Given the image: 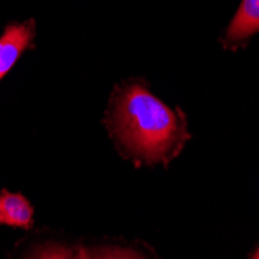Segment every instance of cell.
Returning a JSON list of instances; mask_svg holds the SVG:
<instances>
[{"mask_svg": "<svg viewBox=\"0 0 259 259\" xmlns=\"http://www.w3.org/2000/svg\"><path fill=\"white\" fill-rule=\"evenodd\" d=\"M259 31V0H242L224 34V45L236 50Z\"/></svg>", "mask_w": 259, "mask_h": 259, "instance_id": "3", "label": "cell"}, {"mask_svg": "<svg viewBox=\"0 0 259 259\" xmlns=\"http://www.w3.org/2000/svg\"><path fill=\"white\" fill-rule=\"evenodd\" d=\"M78 259H146L140 253L118 247H101V248H79L76 251Z\"/></svg>", "mask_w": 259, "mask_h": 259, "instance_id": "5", "label": "cell"}, {"mask_svg": "<svg viewBox=\"0 0 259 259\" xmlns=\"http://www.w3.org/2000/svg\"><path fill=\"white\" fill-rule=\"evenodd\" d=\"M36 33L34 20L10 23L0 36V81L13 68L17 59L33 44Z\"/></svg>", "mask_w": 259, "mask_h": 259, "instance_id": "2", "label": "cell"}, {"mask_svg": "<svg viewBox=\"0 0 259 259\" xmlns=\"http://www.w3.org/2000/svg\"><path fill=\"white\" fill-rule=\"evenodd\" d=\"M109 121L110 132L124 152L145 163L168 161L188 140L185 116L138 81L115 90Z\"/></svg>", "mask_w": 259, "mask_h": 259, "instance_id": "1", "label": "cell"}, {"mask_svg": "<svg viewBox=\"0 0 259 259\" xmlns=\"http://www.w3.org/2000/svg\"><path fill=\"white\" fill-rule=\"evenodd\" d=\"M251 259H259V247H257V250L253 253V256H251Z\"/></svg>", "mask_w": 259, "mask_h": 259, "instance_id": "7", "label": "cell"}, {"mask_svg": "<svg viewBox=\"0 0 259 259\" xmlns=\"http://www.w3.org/2000/svg\"><path fill=\"white\" fill-rule=\"evenodd\" d=\"M34 259H78L76 251L67 250L62 247H50L40 251Z\"/></svg>", "mask_w": 259, "mask_h": 259, "instance_id": "6", "label": "cell"}, {"mask_svg": "<svg viewBox=\"0 0 259 259\" xmlns=\"http://www.w3.org/2000/svg\"><path fill=\"white\" fill-rule=\"evenodd\" d=\"M0 224L30 228L33 224V208L30 202L20 194L4 191L0 194Z\"/></svg>", "mask_w": 259, "mask_h": 259, "instance_id": "4", "label": "cell"}]
</instances>
